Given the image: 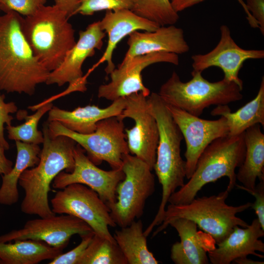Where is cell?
<instances>
[{
	"label": "cell",
	"instance_id": "obj_25",
	"mask_svg": "<svg viewBox=\"0 0 264 264\" xmlns=\"http://www.w3.org/2000/svg\"><path fill=\"white\" fill-rule=\"evenodd\" d=\"M214 116H222L227 120L228 135L243 133L248 128L257 124L264 126V77H263L255 98L235 112H231L227 105L217 106L211 112Z\"/></svg>",
	"mask_w": 264,
	"mask_h": 264
},
{
	"label": "cell",
	"instance_id": "obj_38",
	"mask_svg": "<svg viewBox=\"0 0 264 264\" xmlns=\"http://www.w3.org/2000/svg\"><path fill=\"white\" fill-rule=\"evenodd\" d=\"M81 0H54L55 4L65 12L68 18L74 15Z\"/></svg>",
	"mask_w": 264,
	"mask_h": 264
},
{
	"label": "cell",
	"instance_id": "obj_27",
	"mask_svg": "<svg viewBox=\"0 0 264 264\" xmlns=\"http://www.w3.org/2000/svg\"><path fill=\"white\" fill-rule=\"evenodd\" d=\"M141 220L116 230L113 236L127 264H157L158 261L148 248L147 237Z\"/></svg>",
	"mask_w": 264,
	"mask_h": 264
},
{
	"label": "cell",
	"instance_id": "obj_7",
	"mask_svg": "<svg viewBox=\"0 0 264 264\" xmlns=\"http://www.w3.org/2000/svg\"><path fill=\"white\" fill-rule=\"evenodd\" d=\"M201 73L193 70L192 78L183 82L174 71L157 93L166 104L198 117L212 105H228L242 98V90L235 82L224 78L211 82Z\"/></svg>",
	"mask_w": 264,
	"mask_h": 264
},
{
	"label": "cell",
	"instance_id": "obj_19",
	"mask_svg": "<svg viewBox=\"0 0 264 264\" xmlns=\"http://www.w3.org/2000/svg\"><path fill=\"white\" fill-rule=\"evenodd\" d=\"M127 44L129 48L121 64L137 56L157 52L178 55L189 50L183 29L174 25L160 26L154 31H134L129 35Z\"/></svg>",
	"mask_w": 264,
	"mask_h": 264
},
{
	"label": "cell",
	"instance_id": "obj_40",
	"mask_svg": "<svg viewBox=\"0 0 264 264\" xmlns=\"http://www.w3.org/2000/svg\"><path fill=\"white\" fill-rule=\"evenodd\" d=\"M233 262L238 264H264V262L253 261L246 257L239 258L235 260Z\"/></svg>",
	"mask_w": 264,
	"mask_h": 264
},
{
	"label": "cell",
	"instance_id": "obj_23",
	"mask_svg": "<svg viewBox=\"0 0 264 264\" xmlns=\"http://www.w3.org/2000/svg\"><path fill=\"white\" fill-rule=\"evenodd\" d=\"M245 154L236 174V179L242 185L236 186L243 190H253L256 179H264V134L259 124L248 128L244 133Z\"/></svg>",
	"mask_w": 264,
	"mask_h": 264
},
{
	"label": "cell",
	"instance_id": "obj_1",
	"mask_svg": "<svg viewBox=\"0 0 264 264\" xmlns=\"http://www.w3.org/2000/svg\"><path fill=\"white\" fill-rule=\"evenodd\" d=\"M23 17L12 10L0 16V90L32 95L50 72L39 61L22 30Z\"/></svg>",
	"mask_w": 264,
	"mask_h": 264
},
{
	"label": "cell",
	"instance_id": "obj_5",
	"mask_svg": "<svg viewBox=\"0 0 264 264\" xmlns=\"http://www.w3.org/2000/svg\"><path fill=\"white\" fill-rule=\"evenodd\" d=\"M66 13L55 5H43L23 17L22 30L35 55L50 72L58 68L76 44Z\"/></svg>",
	"mask_w": 264,
	"mask_h": 264
},
{
	"label": "cell",
	"instance_id": "obj_16",
	"mask_svg": "<svg viewBox=\"0 0 264 264\" xmlns=\"http://www.w3.org/2000/svg\"><path fill=\"white\" fill-rule=\"evenodd\" d=\"M93 231L83 220L68 214L29 220L19 230L0 236V242L33 240L56 247L65 248L73 235L80 236Z\"/></svg>",
	"mask_w": 264,
	"mask_h": 264
},
{
	"label": "cell",
	"instance_id": "obj_42",
	"mask_svg": "<svg viewBox=\"0 0 264 264\" xmlns=\"http://www.w3.org/2000/svg\"></svg>",
	"mask_w": 264,
	"mask_h": 264
},
{
	"label": "cell",
	"instance_id": "obj_39",
	"mask_svg": "<svg viewBox=\"0 0 264 264\" xmlns=\"http://www.w3.org/2000/svg\"><path fill=\"white\" fill-rule=\"evenodd\" d=\"M5 150L3 147L0 144V175L1 176L9 173L13 166V162L5 156Z\"/></svg>",
	"mask_w": 264,
	"mask_h": 264
},
{
	"label": "cell",
	"instance_id": "obj_26",
	"mask_svg": "<svg viewBox=\"0 0 264 264\" xmlns=\"http://www.w3.org/2000/svg\"><path fill=\"white\" fill-rule=\"evenodd\" d=\"M17 150L15 164L7 174L2 175L0 187V204L11 205L19 200L18 183L22 172L36 166L40 161L41 150L38 144L16 140Z\"/></svg>",
	"mask_w": 264,
	"mask_h": 264
},
{
	"label": "cell",
	"instance_id": "obj_11",
	"mask_svg": "<svg viewBox=\"0 0 264 264\" xmlns=\"http://www.w3.org/2000/svg\"><path fill=\"white\" fill-rule=\"evenodd\" d=\"M147 97L142 92L125 97V106L117 117L134 121L130 129H125L129 152L147 163L153 170L156 160L159 132L156 121L151 113Z\"/></svg>",
	"mask_w": 264,
	"mask_h": 264
},
{
	"label": "cell",
	"instance_id": "obj_28",
	"mask_svg": "<svg viewBox=\"0 0 264 264\" xmlns=\"http://www.w3.org/2000/svg\"><path fill=\"white\" fill-rule=\"evenodd\" d=\"M51 102H47L38 107L30 106L28 108L32 110H37L33 114L27 115L25 111H20L17 113V118L25 119L24 123L17 126H7L8 137L11 140H18L27 143L39 144L44 142L43 132L38 130V123L40 119L52 107Z\"/></svg>",
	"mask_w": 264,
	"mask_h": 264
},
{
	"label": "cell",
	"instance_id": "obj_36",
	"mask_svg": "<svg viewBox=\"0 0 264 264\" xmlns=\"http://www.w3.org/2000/svg\"><path fill=\"white\" fill-rule=\"evenodd\" d=\"M204 0H172L171 1L174 9L178 13L187 8L193 6L201 2ZM242 7L246 15V19L249 25L253 28H259L258 24L253 18L250 13L248 11L243 0H237Z\"/></svg>",
	"mask_w": 264,
	"mask_h": 264
},
{
	"label": "cell",
	"instance_id": "obj_24",
	"mask_svg": "<svg viewBox=\"0 0 264 264\" xmlns=\"http://www.w3.org/2000/svg\"><path fill=\"white\" fill-rule=\"evenodd\" d=\"M64 249L33 240L0 242V264H37L53 259Z\"/></svg>",
	"mask_w": 264,
	"mask_h": 264
},
{
	"label": "cell",
	"instance_id": "obj_2",
	"mask_svg": "<svg viewBox=\"0 0 264 264\" xmlns=\"http://www.w3.org/2000/svg\"><path fill=\"white\" fill-rule=\"evenodd\" d=\"M43 133L40 161L36 166L24 170L18 182L25 194L21 205L22 212L46 218L56 215L49 204L50 184L61 172H72L75 163L73 151L77 143L66 136H52L47 121L43 125Z\"/></svg>",
	"mask_w": 264,
	"mask_h": 264
},
{
	"label": "cell",
	"instance_id": "obj_37",
	"mask_svg": "<svg viewBox=\"0 0 264 264\" xmlns=\"http://www.w3.org/2000/svg\"><path fill=\"white\" fill-rule=\"evenodd\" d=\"M247 9L257 22L261 33L264 34V0H246Z\"/></svg>",
	"mask_w": 264,
	"mask_h": 264
},
{
	"label": "cell",
	"instance_id": "obj_41",
	"mask_svg": "<svg viewBox=\"0 0 264 264\" xmlns=\"http://www.w3.org/2000/svg\"></svg>",
	"mask_w": 264,
	"mask_h": 264
},
{
	"label": "cell",
	"instance_id": "obj_6",
	"mask_svg": "<svg viewBox=\"0 0 264 264\" xmlns=\"http://www.w3.org/2000/svg\"><path fill=\"white\" fill-rule=\"evenodd\" d=\"M229 192L226 190L216 195L195 198L185 204H170L166 207L163 220L153 237L164 230L169 222L176 218L193 221L218 244L223 241L236 226L246 227L249 224L238 217V213L251 207L252 203L239 206L228 205L225 200Z\"/></svg>",
	"mask_w": 264,
	"mask_h": 264
},
{
	"label": "cell",
	"instance_id": "obj_17",
	"mask_svg": "<svg viewBox=\"0 0 264 264\" xmlns=\"http://www.w3.org/2000/svg\"><path fill=\"white\" fill-rule=\"evenodd\" d=\"M220 31V40L213 50L192 56L193 70L202 72L210 67H218L224 73L223 78L235 82L242 90L243 82L239 77V73L244 62L249 59L264 58V50L240 47L232 38L227 25H222Z\"/></svg>",
	"mask_w": 264,
	"mask_h": 264
},
{
	"label": "cell",
	"instance_id": "obj_32",
	"mask_svg": "<svg viewBox=\"0 0 264 264\" xmlns=\"http://www.w3.org/2000/svg\"><path fill=\"white\" fill-rule=\"evenodd\" d=\"M47 0H0V10L4 12L14 11L21 15L33 14L44 5Z\"/></svg>",
	"mask_w": 264,
	"mask_h": 264
},
{
	"label": "cell",
	"instance_id": "obj_15",
	"mask_svg": "<svg viewBox=\"0 0 264 264\" xmlns=\"http://www.w3.org/2000/svg\"><path fill=\"white\" fill-rule=\"evenodd\" d=\"M158 63L178 65V56L173 53L157 52L137 56L125 63H121L110 73V82L99 86L98 98L113 101L137 92L148 96L150 91L144 85L141 73L148 66Z\"/></svg>",
	"mask_w": 264,
	"mask_h": 264
},
{
	"label": "cell",
	"instance_id": "obj_33",
	"mask_svg": "<svg viewBox=\"0 0 264 264\" xmlns=\"http://www.w3.org/2000/svg\"><path fill=\"white\" fill-rule=\"evenodd\" d=\"M94 232L92 231L81 236V242L73 249L59 254L48 263L49 264H77L78 261L90 242Z\"/></svg>",
	"mask_w": 264,
	"mask_h": 264
},
{
	"label": "cell",
	"instance_id": "obj_3",
	"mask_svg": "<svg viewBox=\"0 0 264 264\" xmlns=\"http://www.w3.org/2000/svg\"><path fill=\"white\" fill-rule=\"evenodd\" d=\"M147 101L150 110L156 121L159 132L154 169L162 186V198L157 212L151 223L152 226H156L162 221L171 195L185 184L186 162L180 154L183 136L165 103L155 92L150 94Z\"/></svg>",
	"mask_w": 264,
	"mask_h": 264
},
{
	"label": "cell",
	"instance_id": "obj_4",
	"mask_svg": "<svg viewBox=\"0 0 264 264\" xmlns=\"http://www.w3.org/2000/svg\"><path fill=\"white\" fill-rule=\"evenodd\" d=\"M244 133L216 139L205 149L198 159L196 169L188 181L170 197L168 203L185 204L190 202L206 184L226 176V190L236 185V169L243 163L245 154Z\"/></svg>",
	"mask_w": 264,
	"mask_h": 264
},
{
	"label": "cell",
	"instance_id": "obj_22",
	"mask_svg": "<svg viewBox=\"0 0 264 264\" xmlns=\"http://www.w3.org/2000/svg\"><path fill=\"white\" fill-rule=\"evenodd\" d=\"M178 233L180 241L174 243L171 250V258L176 264H207L209 259L207 252L213 248L207 246L202 236L197 230L193 221L185 218H176L168 223Z\"/></svg>",
	"mask_w": 264,
	"mask_h": 264
},
{
	"label": "cell",
	"instance_id": "obj_20",
	"mask_svg": "<svg viewBox=\"0 0 264 264\" xmlns=\"http://www.w3.org/2000/svg\"><path fill=\"white\" fill-rule=\"evenodd\" d=\"M99 23L101 28L108 34V40L106 50L97 65L106 62L105 71L108 74L115 68L112 61L113 53L124 38L134 31H154L160 26L127 9L106 11Z\"/></svg>",
	"mask_w": 264,
	"mask_h": 264
},
{
	"label": "cell",
	"instance_id": "obj_12",
	"mask_svg": "<svg viewBox=\"0 0 264 264\" xmlns=\"http://www.w3.org/2000/svg\"><path fill=\"white\" fill-rule=\"evenodd\" d=\"M85 153L77 144L73 151L75 163L72 172H61L53 180L52 187L62 189L73 183L86 185L95 191L110 209L116 202V188L125 174L122 169L106 171L98 168Z\"/></svg>",
	"mask_w": 264,
	"mask_h": 264
},
{
	"label": "cell",
	"instance_id": "obj_13",
	"mask_svg": "<svg viewBox=\"0 0 264 264\" xmlns=\"http://www.w3.org/2000/svg\"><path fill=\"white\" fill-rule=\"evenodd\" d=\"M105 36L99 21L90 23L85 30L80 31L78 41L67 52L59 66L49 73L45 84H57L61 87L68 83L66 93L85 92L87 82L83 76L82 65L87 58L94 54L95 49H101Z\"/></svg>",
	"mask_w": 264,
	"mask_h": 264
},
{
	"label": "cell",
	"instance_id": "obj_30",
	"mask_svg": "<svg viewBox=\"0 0 264 264\" xmlns=\"http://www.w3.org/2000/svg\"><path fill=\"white\" fill-rule=\"evenodd\" d=\"M132 10L159 26L174 25L179 19L170 0H133Z\"/></svg>",
	"mask_w": 264,
	"mask_h": 264
},
{
	"label": "cell",
	"instance_id": "obj_18",
	"mask_svg": "<svg viewBox=\"0 0 264 264\" xmlns=\"http://www.w3.org/2000/svg\"><path fill=\"white\" fill-rule=\"evenodd\" d=\"M264 236V230L257 218L246 227L236 226L217 247L208 251V259L212 264H230L249 255L264 258L256 252H264V243L259 239Z\"/></svg>",
	"mask_w": 264,
	"mask_h": 264
},
{
	"label": "cell",
	"instance_id": "obj_21",
	"mask_svg": "<svg viewBox=\"0 0 264 264\" xmlns=\"http://www.w3.org/2000/svg\"><path fill=\"white\" fill-rule=\"evenodd\" d=\"M125 97L112 101L109 106L104 108L93 105L67 111L53 106L48 111L47 121H57L73 132L89 134L96 130L99 121L119 115L125 108Z\"/></svg>",
	"mask_w": 264,
	"mask_h": 264
},
{
	"label": "cell",
	"instance_id": "obj_31",
	"mask_svg": "<svg viewBox=\"0 0 264 264\" xmlns=\"http://www.w3.org/2000/svg\"><path fill=\"white\" fill-rule=\"evenodd\" d=\"M133 4V0H81L74 15L90 16L103 10H132Z\"/></svg>",
	"mask_w": 264,
	"mask_h": 264
},
{
	"label": "cell",
	"instance_id": "obj_10",
	"mask_svg": "<svg viewBox=\"0 0 264 264\" xmlns=\"http://www.w3.org/2000/svg\"><path fill=\"white\" fill-rule=\"evenodd\" d=\"M55 214H68L87 223L95 234L116 243L109 227L116 224L110 215V209L98 194L79 183L70 184L58 191L51 199Z\"/></svg>",
	"mask_w": 264,
	"mask_h": 264
},
{
	"label": "cell",
	"instance_id": "obj_8",
	"mask_svg": "<svg viewBox=\"0 0 264 264\" xmlns=\"http://www.w3.org/2000/svg\"><path fill=\"white\" fill-rule=\"evenodd\" d=\"M48 126L52 136L64 135L72 138L96 165L105 161L112 169H121L123 156L130 153L123 120L117 116L99 121L96 130L89 134L73 132L57 121L48 122Z\"/></svg>",
	"mask_w": 264,
	"mask_h": 264
},
{
	"label": "cell",
	"instance_id": "obj_35",
	"mask_svg": "<svg viewBox=\"0 0 264 264\" xmlns=\"http://www.w3.org/2000/svg\"><path fill=\"white\" fill-rule=\"evenodd\" d=\"M245 191L255 198L251 207L255 211L262 228L264 230V179L259 180V183L256 185L253 190Z\"/></svg>",
	"mask_w": 264,
	"mask_h": 264
},
{
	"label": "cell",
	"instance_id": "obj_34",
	"mask_svg": "<svg viewBox=\"0 0 264 264\" xmlns=\"http://www.w3.org/2000/svg\"><path fill=\"white\" fill-rule=\"evenodd\" d=\"M4 98V95L0 94V144L7 150L9 145L4 136V124L11 125L13 117L10 114L16 112L18 107L13 102H5Z\"/></svg>",
	"mask_w": 264,
	"mask_h": 264
},
{
	"label": "cell",
	"instance_id": "obj_9",
	"mask_svg": "<svg viewBox=\"0 0 264 264\" xmlns=\"http://www.w3.org/2000/svg\"><path fill=\"white\" fill-rule=\"evenodd\" d=\"M121 169L125 177L117 186L116 200L110 208L111 219L120 228L141 218L147 200L155 191L152 170L140 158L124 155Z\"/></svg>",
	"mask_w": 264,
	"mask_h": 264
},
{
	"label": "cell",
	"instance_id": "obj_14",
	"mask_svg": "<svg viewBox=\"0 0 264 264\" xmlns=\"http://www.w3.org/2000/svg\"><path fill=\"white\" fill-rule=\"evenodd\" d=\"M166 105L185 140L186 177L189 179L198 158L207 146L216 139L228 134L227 120L222 116L217 120L203 119L179 108Z\"/></svg>",
	"mask_w": 264,
	"mask_h": 264
},
{
	"label": "cell",
	"instance_id": "obj_29",
	"mask_svg": "<svg viewBox=\"0 0 264 264\" xmlns=\"http://www.w3.org/2000/svg\"><path fill=\"white\" fill-rule=\"evenodd\" d=\"M77 264H127L116 243L94 233Z\"/></svg>",
	"mask_w": 264,
	"mask_h": 264
}]
</instances>
